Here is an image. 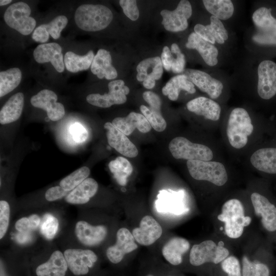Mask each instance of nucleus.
I'll use <instances>...</instances> for the list:
<instances>
[{
  "label": "nucleus",
  "mask_w": 276,
  "mask_h": 276,
  "mask_svg": "<svg viewBox=\"0 0 276 276\" xmlns=\"http://www.w3.org/2000/svg\"><path fill=\"white\" fill-rule=\"evenodd\" d=\"M74 18L76 24L80 29L94 32L106 28L112 21L113 14L106 6L84 4L77 8Z\"/></svg>",
  "instance_id": "nucleus-1"
},
{
  "label": "nucleus",
  "mask_w": 276,
  "mask_h": 276,
  "mask_svg": "<svg viewBox=\"0 0 276 276\" xmlns=\"http://www.w3.org/2000/svg\"><path fill=\"white\" fill-rule=\"evenodd\" d=\"M218 219L224 223V230L227 236L237 239L241 237L244 228L249 225L251 221L249 216H245L242 202L237 199L226 201L222 205L221 213Z\"/></svg>",
  "instance_id": "nucleus-2"
},
{
  "label": "nucleus",
  "mask_w": 276,
  "mask_h": 276,
  "mask_svg": "<svg viewBox=\"0 0 276 276\" xmlns=\"http://www.w3.org/2000/svg\"><path fill=\"white\" fill-rule=\"evenodd\" d=\"M253 130L254 126L248 112L243 108H234L229 114L226 127V135L231 145L236 149L245 147Z\"/></svg>",
  "instance_id": "nucleus-3"
},
{
  "label": "nucleus",
  "mask_w": 276,
  "mask_h": 276,
  "mask_svg": "<svg viewBox=\"0 0 276 276\" xmlns=\"http://www.w3.org/2000/svg\"><path fill=\"white\" fill-rule=\"evenodd\" d=\"M187 166L190 175L196 180L208 181L217 186H222L227 181L226 169L220 162L189 160Z\"/></svg>",
  "instance_id": "nucleus-4"
},
{
  "label": "nucleus",
  "mask_w": 276,
  "mask_h": 276,
  "mask_svg": "<svg viewBox=\"0 0 276 276\" xmlns=\"http://www.w3.org/2000/svg\"><path fill=\"white\" fill-rule=\"evenodd\" d=\"M229 254L222 241L216 244L211 240L194 245L191 249L189 261L191 265L198 266L205 263H221Z\"/></svg>",
  "instance_id": "nucleus-5"
},
{
  "label": "nucleus",
  "mask_w": 276,
  "mask_h": 276,
  "mask_svg": "<svg viewBox=\"0 0 276 276\" xmlns=\"http://www.w3.org/2000/svg\"><path fill=\"white\" fill-rule=\"evenodd\" d=\"M169 149L176 159L210 161L213 157V152L208 146L192 143L181 136L172 139L169 144Z\"/></svg>",
  "instance_id": "nucleus-6"
},
{
  "label": "nucleus",
  "mask_w": 276,
  "mask_h": 276,
  "mask_svg": "<svg viewBox=\"0 0 276 276\" xmlns=\"http://www.w3.org/2000/svg\"><path fill=\"white\" fill-rule=\"evenodd\" d=\"M29 6L22 2L13 3L6 10L4 19L6 24L24 35L30 34L36 27V20L30 16Z\"/></svg>",
  "instance_id": "nucleus-7"
},
{
  "label": "nucleus",
  "mask_w": 276,
  "mask_h": 276,
  "mask_svg": "<svg viewBox=\"0 0 276 276\" xmlns=\"http://www.w3.org/2000/svg\"><path fill=\"white\" fill-rule=\"evenodd\" d=\"M108 93L100 95L91 94L86 97V101L92 105L108 108L114 104H122L127 100L126 95L129 93V88L125 85L122 80H115L108 84Z\"/></svg>",
  "instance_id": "nucleus-8"
},
{
  "label": "nucleus",
  "mask_w": 276,
  "mask_h": 276,
  "mask_svg": "<svg viewBox=\"0 0 276 276\" xmlns=\"http://www.w3.org/2000/svg\"><path fill=\"white\" fill-rule=\"evenodd\" d=\"M192 13L190 3L187 0H181L175 10H163L160 12L163 17L162 24L168 31L176 32L183 31L188 26V19L191 16Z\"/></svg>",
  "instance_id": "nucleus-9"
},
{
  "label": "nucleus",
  "mask_w": 276,
  "mask_h": 276,
  "mask_svg": "<svg viewBox=\"0 0 276 276\" xmlns=\"http://www.w3.org/2000/svg\"><path fill=\"white\" fill-rule=\"evenodd\" d=\"M184 196L182 190L177 192L171 190H160L155 201V209L162 214H185L189 209L185 203Z\"/></svg>",
  "instance_id": "nucleus-10"
},
{
  "label": "nucleus",
  "mask_w": 276,
  "mask_h": 276,
  "mask_svg": "<svg viewBox=\"0 0 276 276\" xmlns=\"http://www.w3.org/2000/svg\"><path fill=\"white\" fill-rule=\"evenodd\" d=\"M257 92L263 99L269 100L276 95V63L269 60L260 62L258 67Z\"/></svg>",
  "instance_id": "nucleus-11"
},
{
  "label": "nucleus",
  "mask_w": 276,
  "mask_h": 276,
  "mask_svg": "<svg viewBox=\"0 0 276 276\" xmlns=\"http://www.w3.org/2000/svg\"><path fill=\"white\" fill-rule=\"evenodd\" d=\"M63 255L68 268L78 276L87 274L98 259L95 253L89 249H67Z\"/></svg>",
  "instance_id": "nucleus-12"
},
{
  "label": "nucleus",
  "mask_w": 276,
  "mask_h": 276,
  "mask_svg": "<svg viewBox=\"0 0 276 276\" xmlns=\"http://www.w3.org/2000/svg\"><path fill=\"white\" fill-rule=\"evenodd\" d=\"M58 97L53 91L44 89L32 96L31 104L35 107L46 111L48 117L53 121L61 119L65 114L63 105L57 102Z\"/></svg>",
  "instance_id": "nucleus-13"
},
{
  "label": "nucleus",
  "mask_w": 276,
  "mask_h": 276,
  "mask_svg": "<svg viewBox=\"0 0 276 276\" xmlns=\"http://www.w3.org/2000/svg\"><path fill=\"white\" fill-rule=\"evenodd\" d=\"M255 214L261 218L263 228L269 233L276 232V206L257 192L250 196Z\"/></svg>",
  "instance_id": "nucleus-14"
},
{
  "label": "nucleus",
  "mask_w": 276,
  "mask_h": 276,
  "mask_svg": "<svg viewBox=\"0 0 276 276\" xmlns=\"http://www.w3.org/2000/svg\"><path fill=\"white\" fill-rule=\"evenodd\" d=\"M188 79L212 99L218 98L222 93V83L205 72L187 68L182 72Z\"/></svg>",
  "instance_id": "nucleus-15"
},
{
  "label": "nucleus",
  "mask_w": 276,
  "mask_h": 276,
  "mask_svg": "<svg viewBox=\"0 0 276 276\" xmlns=\"http://www.w3.org/2000/svg\"><path fill=\"white\" fill-rule=\"evenodd\" d=\"M134 238L126 228H121L117 233V241L114 245L109 247L106 256L109 260L114 264L120 262L124 256L137 248Z\"/></svg>",
  "instance_id": "nucleus-16"
},
{
  "label": "nucleus",
  "mask_w": 276,
  "mask_h": 276,
  "mask_svg": "<svg viewBox=\"0 0 276 276\" xmlns=\"http://www.w3.org/2000/svg\"><path fill=\"white\" fill-rule=\"evenodd\" d=\"M106 130V137L109 145L122 155L128 157H135L138 155L136 146L110 122L104 125Z\"/></svg>",
  "instance_id": "nucleus-17"
},
{
  "label": "nucleus",
  "mask_w": 276,
  "mask_h": 276,
  "mask_svg": "<svg viewBox=\"0 0 276 276\" xmlns=\"http://www.w3.org/2000/svg\"><path fill=\"white\" fill-rule=\"evenodd\" d=\"M35 61L39 63L50 62L59 73L64 70V62L61 46L56 42L39 44L33 52Z\"/></svg>",
  "instance_id": "nucleus-18"
},
{
  "label": "nucleus",
  "mask_w": 276,
  "mask_h": 276,
  "mask_svg": "<svg viewBox=\"0 0 276 276\" xmlns=\"http://www.w3.org/2000/svg\"><path fill=\"white\" fill-rule=\"evenodd\" d=\"M160 224L151 216H144L140 226L132 230L134 239L141 245L148 246L154 243L162 235Z\"/></svg>",
  "instance_id": "nucleus-19"
},
{
  "label": "nucleus",
  "mask_w": 276,
  "mask_h": 276,
  "mask_svg": "<svg viewBox=\"0 0 276 276\" xmlns=\"http://www.w3.org/2000/svg\"><path fill=\"white\" fill-rule=\"evenodd\" d=\"M75 232L79 241L88 246H96L100 244L105 239L107 234V228L104 225L93 226L83 220L77 222Z\"/></svg>",
  "instance_id": "nucleus-20"
},
{
  "label": "nucleus",
  "mask_w": 276,
  "mask_h": 276,
  "mask_svg": "<svg viewBox=\"0 0 276 276\" xmlns=\"http://www.w3.org/2000/svg\"><path fill=\"white\" fill-rule=\"evenodd\" d=\"M194 31L200 37L213 44L215 42L223 44L228 39V33L221 21L212 15L210 17V25L196 24Z\"/></svg>",
  "instance_id": "nucleus-21"
},
{
  "label": "nucleus",
  "mask_w": 276,
  "mask_h": 276,
  "mask_svg": "<svg viewBox=\"0 0 276 276\" xmlns=\"http://www.w3.org/2000/svg\"><path fill=\"white\" fill-rule=\"evenodd\" d=\"M112 124L126 135L131 134L135 128L145 133L150 131L152 127L143 114L135 112H131L125 117L114 118Z\"/></svg>",
  "instance_id": "nucleus-22"
},
{
  "label": "nucleus",
  "mask_w": 276,
  "mask_h": 276,
  "mask_svg": "<svg viewBox=\"0 0 276 276\" xmlns=\"http://www.w3.org/2000/svg\"><path fill=\"white\" fill-rule=\"evenodd\" d=\"M187 109L197 115L214 121H218L220 117L221 107L219 104L211 99L199 97L189 101Z\"/></svg>",
  "instance_id": "nucleus-23"
},
{
  "label": "nucleus",
  "mask_w": 276,
  "mask_h": 276,
  "mask_svg": "<svg viewBox=\"0 0 276 276\" xmlns=\"http://www.w3.org/2000/svg\"><path fill=\"white\" fill-rule=\"evenodd\" d=\"M186 46L188 49L197 50L208 65L214 66L218 63V51L217 48L195 32L189 36Z\"/></svg>",
  "instance_id": "nucleus-24"
},
{
  "label": "nucleus",
  "mask_w": 276,
  "mask_h": 276,
  "mask_svg": "<svg viewBox=\"0 0 276 276\" xmlns=\"http://www.w3.org/2000/svg\"><path fill=\"white\" fill-rule=\"evenodd\" d=\"M111 62V57L108 51L102 49L99 50L91 65L92 73L99 79L105 78L107 80L114 79L118 73L112 65Z\"/></svg>",
  "instance_id": "nucleus-25"
},
{
  "label": "nucleus",
  "mask_w": 276,
  "mask_h": 276,
  "mask_svg": "<svg viewBox=\"0 0 276 276\" xmlns=\"http://www.w3.org/2000/svg\"><path fill=\"white\" fill-rule=\"evenodd\" d=\"M97 182L92 178H87L65 197V201L73 204H82L88 202L97 193Z\"/></svg>",
  "instance_id": "nucleus-26"
},
{
  "label": "nucleus",
  "mask_w": 276,
  "mask_h": 276,
  "mask_svg": "<svg viewBox=\"0 0 276 276\" xmlns=\"http://www.w3.org/2000/svg\"><path fill=\"white\" fill-rule=\"evenodd\" d=\"M136 79L139 81H155L163 73L161 58L155 56L141 61L136 67Z\"/></svg>",
  "instance_id": "nucleus-27"
},
{
  "label": "nucleus",
  "mask_w": 276,
  "mask_h": 276,
  "mask_svg": "<svg viewBox=\"0 0 276 276\" xmlns=\"http://www.w3.org/2000/svg\"><path fill=\"white\" fill-rule=\"evenodd\" d=\"M67 267L64 255L56 250L46 262L37 267L36 274L37 276H65Z\"/></svg>",
  "instance_id": "nucleus-28"
},
{
  "label": "nucleus",
  "mask_w": 276,
  "mask_h": 276,
  "mask_svg": "<svg viewBox=\"0 0 276 276\" xmlns=\"http://www.w3.org/2000/svg\"><path fill=\"white\" fill-rule=\"evenodd\" d=\"M250 162L257 170L276 174V148H265L257 150L251 155Z\"/></svg>",
  "instance_id": "nucleus-29"
},
{
  "label": "nucleus",
  "mask_w": 276,
  "mask_h": 276,
  "mask_svg": "<svg viewBox=\"0 0 276 276\" xmlns=\"http://www.w3.org/2000/svg\"><path fill=\"white\" fill-rule=\"evenodd\" d=\"M189 241L181 237H173L163 246L162 254L165 259L173 265H179L182 255L190 248Z\"/></svg>",
  "instance_id": "nucleus-30"
},
{
  "label": "nucleus",
  "mask_w": 276,
  "mask_h": 276,
  "mask_svg": "<svg viewBox=\"0 0 276 276\" xmlns=\"http://www.w3.org/2000/svg\"><path fill=\"white\" fill-rule=\"evenodd\" d=\"M163 67L174 73H180L185 70V57L176 43H173L171 50L167 46L164 47L161 55Z\"/></svg>",
  "instance_id": "nucleus-31"
},
{
  "label": "nucleus",
  "mask_w": 276,
  "mask_h": 276,
  "mask_svg": "<svg viewBox=\"0 0 276 276\" xmlns=\"http://www.w3.org/2000/svg\"><path fill=\"white\" fill-rule=\"evenodd\" d=\"M24 95L19 92L11 96L0 111V123L9 124L17 121L20 117L24 107Z\"/></svg>",
  "instance_id": "nucleus-32"
},
{
  "label": "nucleus",
  "mask_w": 276,
  "mask_h": 276,
  "mask_svg": "<svg viewBox=\"0 0 276 276\" xmlns=\"http://www.w3.org/2000/svg\"><path fill=\"white\" fill-rule=\"evenodd\" d=\"M181 90H185L189 94L196 91L194 85L183 75H178L172 77L162 88L164 95L168 96L172 101H176Z\"/></svg>",
  "instance_id": "nucleus-33"
},
{
  "label": "nucleus",
  "mask_w": 276,
  "mask_h": 276,
  "mask_svg": "<svg viewBox=\"0 0 276 276\" xmlns=\"http://www.w3.org/2000/svg\"><path fill=\"white\" fill-rule=\"evenodd\" d=\"M95 56L90 50L83 56H80L73 52H67L64 57L65 66L67 71L72 73L87 70L91 65Z\"/></svg>",
  "instance_id": "nucleus-34"
},
{
  "label": "nucleus",
  "mask_w": 276,
  "mask_h": 276,
  "mask_svg": "<svg viewBox=\"0 0 276 276\" xmlns=\"http://www.w3.org/2000/svg\"><path fill=\"white\" fill-rule=\"evenodd\" d=\"M206 10L220 20H226L233 15L234 7L230 0H204Z\"/></svg>",
  "instance_id": "nucleus-35"
},
{
  "label": "nucleus",
  "mask_w": 276,
  "mask_h": 276,
  "mask_svg": "<svg viewBox=\"0 0 276 276\" xmlns=\"http://www.w3.org/2000/svg\"><path fill=\"white\" fill-rule=\"evenodd\" d=\"M22 73L19 68L13 67L0 72V97L9 94L19 84Z\"/></svg>",
  "instance_id": "nucleus-36"
},
{
  "label": "nucleus",
  "mask_w": 276,
  "mask_h": 276,
  "mask_svg": "<svg viewBox=\"0 0 276 276\" xmlns=\"http://www.w3.org/2000/svg\"><path fill=\"white\" fill-rule=\"evenodd\" d=\"M108 168L118 183L122 186L126 185L127 178L133 171V167L130 163L121 156L110 161Z\"/></svg>",
  "instance_id": "nucleus-37"
},
{
  "label": "nucleus",
  "mask_w": 276,
  "mask_h": 276,
  "mask_svg": "<svg viewBox=\"0 0 276 276\" xmlns=\"http://www.w3.org/2000/svg\"><path fill=\"white\" fill-rule=\"evenodd\" d=\"M252 19L258 30H276V18L271 13V9L261 7L253 13Z\"/></svg>",
  "instance_id": "nucleus-38"
},
{
  "label": "nucleus",
  "mask_w": 276,
  "mask_h": 276,
  "mask_svg": "<svg viewBox=\"0 0 276 276\" xmlns=\"http://www.w3.org/2000/svg\"><path fill=\"white\" fill-rule=\"evenodd\" d=\"M242 276H270V270L265 263L260 262H252L247 256L242 259Z\"/></svg>",
  "instance_id": "nucleus-39"
},
{
  "label": "nucleus",
  "mask_w": 276,
  "mask_h": 276,
  "mask_svg": "<svg viewBox=\"0 0 276 276\" xmlns=\"http://www.w3.org/2000/svg\"><path fill=\"white\" fill-rule=\"evenodd\" d=\"M89 174L90 170L87 167H82L61 179L59 186L66 191H71L86 179Z\"/></svg>",
  "instance_id": "nucleus-40"
},
{
  "label": "nucleus",
  "mask_w": 276,
  "mask_h": 276,
  "mask_svg": "<svg viewBox=\"0 0 276 276\" xmlns=\"http://www.w3.org/2000/svg\"><path fill=\"white\" fill-rule=\"evenodd\" d=\"M140 110L155 131L162 132L166 128V121L160 112L149 108L144 105L140 106Z\"/></svg>",
  "instance_id": "nucleus-41"
},
{
  "label": "nucleus",
  "mask_w": 276,
  "mask_h": 276,
  "mask_svg": "<svg viewBox=\"0 0 276 276\" xmlns=\"http://www.w3.org/2000/svg\"><path fill=\"white\" fill-rule=\"evenodd\" d=\"M59 227V222L56 217L50 213L45 214L40 224V230L42 235L47 239H53Z\"/></svg>",
  "instance_id": "nucleus-42"
},
{
  "label": "nucleus",
  "mask_w": 276,
  "mask_h": 276,
  "mask_svg": "<svg viewBox=\"0 0 276 276\" xmlns=\"http://www.w3.org/2000/svg\"><path fill=\"white\" fill-rule=\"evenodd\" d=\"M41 219L36 214H32L29 217H22L15 223V227L19 233H31L40 226Z\"/></svg>",
  "instance_id": "nucleus-43"
},
{
  "label": "nucleus",
  "mask_w": 276,
  "mask_h": 276,
  "mask_svg": "<svg viewBox=\"0 0 276 276\" xmlns=\"http://www.w3.org/2000/svg\"><path fill=\"white\" fill-rule=\"evenodd\" d=\"M68 22L67 17L64 15H58L48 24H43L47 32L55 39H58L62 30Z\"/></svg>",
  "instance_id": "nucleus-44"
},
{
  "label": "nucleus",
  "mask_w": 276,
  "mask_h": 276,
  "mask_svg": "<svg viewBox=\"0 0 276 276\" xmlns=\"http://www.w3.org/2000/svg\"><path fill=\"white\" fill-rule=\"evenodd\" d=\"M220 266L227 276H242L240 261L235 256L227 257L221 262Z\"/></svg>",
  "instance_id": "nucleus-45"
},
{
  "label": "nucleus",
  "mask_w": 276,
  "mask_h": 276,
  "mask_svg": "<svg viewBox=\"0 0 276 276\" xmlns=\"http://www.w3.org/2000/svg\"><path fill=\"white\" fill-rule=\"evenodd\" d=\"M10 206L7 201H0V239L5 235L9 223Z\"/></svg>",
  "instance_id": "nucleus-46"
},
{
  "label": "nucleus",
  "mask_w": 276,
  "mask_h": 276,
  "mask_svg": "<svg viewBox=\"0 0 276 276\" xmlns=\"http://www.w3.org/2000/svg\"><path fill=\"white\" fill-rule=\"evenodd\" d=\"M252 39L260 44L276 45V30H258Z\"/></svg>",
  "instance_id": "nucleus-47"
},
{
  "label": "nucleus",
  "mask_w": 276,
  "mask_h": 276,
  "mask_svg": "<svg viewBox=\"0 0 276 276\" xmlns=\"http://www.w3.org/2000/svg\"><path fill=\"white\" fill-rule=\"evenodd\" d=\"M120 5L125 15L133 21L137 20L139 17V10L135 0H120Z\"/></svg>",
  "instance_id": "nucleus-48"
},
{
  "label": "nucleus",
  "mask_w": 276,
  "mask_h": 276,
  "mask_svg": "<svg viewBox=\"0 0 276 276\" xmlns=\"http://www.w3.org/2000/svg\"><path fill=\"white\" fill-rule=\"evenodd\" d=\"M70 132L75 142L77 143L84 142L88 137V132L79 123H75L70 128Z\"/></svg>",
  "instance_id": "nucleus-49"
},
{
  "label": "nucleus",
  "mask_w": 276,
  "mask_h": 276,
  "mask_svg": "<svg viewBox=\"0 0 276 276\" xmlns=\"http://www.w3.org/2000/svg\"><path fill=\"white\" fill-rule=\"evenodd\" d=\"M143 98L150 105V109L160 112L162 102L157 95L150 91H146L143 94Z\"/></svg>",
  "instance_id": "nucleus-50"
},
{
  "label": "nucleus",
  "mask_w": 276,
  "mask_h": 276,
  "mask_svg": "<svg viewBox=\"0 0 276 276\" xmlns=\"http://www.w3.org/2000/svg\"><path fill=\"white\" fill-rule=\"evenodd\" d=\"M68 192L60 186H55L47 190L45 193V198L49 201H54L65 197Z\"/></svg>",
  "instance_id": "nucleus-51"
},
{
  "label": "nucleus",
  "mask_w": 276,
  "mask_h": 276,
  "mask_svg": "<svg viewBox=\"0 0 276 276\" xmlns=\"http://www.w3.org/2000/svg\"><path fill=\"white\" fill-rule=\"evenodd\" d=\"M49 35L50 34L42 24L35 29L32 38L36 42L45 43L48 41Z\"/></svg>",
  "instance_id": "nucleus-52"
},
{
  "label": "nucleus",
  "mask_w": 276,
  "mask_h": 276,
  "mask_svg": "<svg viewBox=\"0 0 276 276\" xmlns=\"http://www.w3.org/2000/svg\"><path fill=\"white\" fill-rule=\"evenodd\" d=\"M17 240L20 243H25L29 242L31 239L30 233H20L16 237Z\"/></svg>",
  "instance_id": "nucleus-53"
},
{
  "label": "nucleus",
  "mask_w": 276,
  "mask_h": 276,
  "mask_svg": "<svg viewBox=\"0 0 276 276\" xmlns=\"http://www.w3.org/2000/svg\"><path fill=\"white\" fill-rule=\"evenodd\" d=\"M0 267H1L0 276H8V275L7 274V273L6 270H5L4 264H3L2 261H1V266Z\"/></svg>",
  "instance_id": "nucleus-54"
},
{
  "label": "nucleus",
  "mask_w": 276,
  "mask_h": 276,
  "mask_svg": "<svg viewBox=\"0 0 276 276\" xmlns=\"http://www.w3.org/2000/svg\"><path fill=\"white\" fill-rule=\"evenodd\" d=\"M12 2L11 0H1L0 1V6L6 5Z\"/></svg>",
  "instance_id": "nucleus-55"
},
{
  "label": "nucleus",
  "mask_w": 276,
  "mask_h": 276,
  "mask_svg": "<svg viewBox=\"0 0 276 276\" xmlns=\"http://www.w3.org/2000/svg\"><path fill=\"white\" fill-rule=\"evenodd\" d=\"M147 276H153V275H147Z\"/></svg>",
  "instance_id": "nucleus-56"
}]
</instances>
